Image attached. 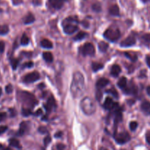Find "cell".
I'll return each mask as SVG.
<instances>
[{
    "mask_svg": "<svg viewBox=\"0 0 150 150\" xmlns=\"http://www.w3.org/2000/svg\"><path fill=\"white\" fill-rule=\"evenodd\" d=\"M80 52L83 56H93L95 54V48L91 42H87L80 48Z\"/></svg>",
    "mask_w": 150,
    "mask_h": 150,
    "instance_id": "5",
    "label": "cell"
},
{
    "mask_svg": "<svg viewBox=\"0 0 150 150\" xmlns=\"http://www.w3.org/2000/svg\"><path fill=\"white\" fill-rule=\"evenodd\" d=\"M114 139L118 144H124L130 140V135L127 132H122L120 133L114 134Z\"/></svg>",
    "mask_w": 150,
    "mask_h": 150,
    "instance_id": "6",
    "label": "cell"
},
{
    "mask_svg": "<svg viewBox=\"0 0 150 150\" xmlns=\"http://www.w3.org/2000/svg\"><path fill=\"white\" fill-rule=\"evenodd\" d=\"M9 144H10V145L11 146V147H15V148H18V149H21V144H20L19 141L17 140V139H10V141H9Z\"/></svg>",
    "mask_w": 150,
    "mask_h": 150,
    "instance_id": "24",
    "label": "cell"
},
{
    "mask_svg": "<svg viewBox=\"0 0 150 150\" xmlns=\"http://www.w3.org/2000/svg\"><path fill=\"white\" fill-rule=\"evenodd\" d=\"M135 42H136V39H135V36L131 34L127 38H125L124 40L122 41L120 45L122 47H130V46H133V45H135Z\"/></svg>",
    "mask_w": 150,
    "mask_h": 150,
    "instance_id": "8",
    "label": "cell"
},
{
    "mask_svg": "<svg viewBox=\"0 0 150 150\" xmlns=\"http://www.w3.org/2000/svg\"><path fill=\"white\" fill-rule=\"evenodd\" d=\"M70 91L74 98H79L84 93L85 79L83 74L79 71L74 73L70 85Z\"/></svg>",
    "mask_w": 150,
    "mask_h": 150,
    "instance_id": "1",
    "label": "cell"
},
{
    "mask_svg": "<svg viewBox=\"0 0 150 150\" xmlns=\"http://www.w3.org/2000/svg\"><path fill=\"white\" fill-rule=\"evenodd\" d=\"M109 13L112 15L118 16L119 15V8L116 5H114L109 8Z\"/></svg>",
    "mask_w": 150,
    "mask_h": 150,
    "instance_id": "20",
    "label": "cell"
},
{
    "mask_svg": "<svg viewBox=\"0 0 150 150\" xmlns=\"http://www.w3.org/2000/svg\"><path fill=\"white\" fill-rule=\"evenodd\" d=\"M147 93H148L149 95H150V86L147 87Z\"/></svg>",
    "mask_w": 150,
    "mask_h": 150,
    "instance_id": "50",
    "label": "cell"
},
{
    "mask_svg": "<svg viewBox=\"0 0 150 150\" xmlns=\"http://www.w3.org/2000/svg\"><path fill=\"white\" fill-rule=\"evenodd\" d=\"M103 67V65L101 63H98V62H93L91 64V69L94 72H97L98 70H101Z\"/></svg>",
    "mask_w": 150,
    "mask_h": 150,
    "instance_id": "27",
    "label": "cell"
},
{
    "mask_svg": "<svg viewBox=\"0 0 150 150\" xmlns=\"http://www.w3.org/2000/svg\"><path fill=\"white\" fill-rule=\"evenodd\" d=\"M104 108L107 110L116 109L119 108V106H118L117 103H114L112 98L108 97V98H106V100H105Z\"/></svg>",
    "mask_w": 150,
    "mask_h": 150,
    "instance_id": "9",
    "label": "cell"
},
{
    "mask_svg": "<svg viewBox=\"0 0 150 150\" xmlns=\"http://www.w3.org/2000/svg\"><path fill=\"white\" fill-rule=\"evenodd\" d=\"M9 32V27L7 25H0V34L5 35Z\"/></svg>",
    "mask_w": 150,
    "mask_h": 150,
    "instance_id": "28",
    "label": "cell"
},
{
    "mask_svg": "<svg viewBox=\"0 0 150 150\" xmlns=\"http://www.w3.org/2000/svg\"><path fill=\"white\" fill-rule=\"evenodd\" d=\"M86 35H87V33L86 32H78L75 35V38H74V40L78 41L81 40H83L86 37Z\"/></svg>",
    "mask_w": 150,
    "mask_h": 150,
    "instance_id": "29",
    "label": "cell"
},
{
    "mask_svg": "<svg viewBox=\"0 0 150 150\" xmlns=\"http://www.w3.org/2000/svg\"><path fill=\"white\" fill-rule=\"evenodd\" d=\"M122 89L123 91L127 95H135L137 93V88L133 83H131L130 86H126Z\"/></svg>",
    "mask_w": 150,
    "mask_h": 150,
    "instance_id": "12",
    "label": "cell"
},
{
    "mask_svg": "<svg viewBox=\"0 0 150 150\" xmlns=\"http://www.w3.org/2000/svg\"><path fill=\"white\" fill-rule=\"evenodd\" d=\"M7 114L5 112H0V122L3 121L6 118Z\"/></svg>",
    "mask_w": 150,
    "mask_h": 150,
    "instance_id": "44",
    "label": "cell"
},
{
    "mask_svg": "<svg viewBox=\"0 0 150 150\" xmlns=\"http://www.w3.org/2000/svg\"><path fill=\"white\" fill-rule=\"evenodd\" d=\"M49 5L54 9H60L63 6V3L62 0H48Z\"/></svg>",
    "mask_w": 150,
    "mask_h": 150,
    "instance_id": "15",
    "label": "cell"
},
{
    "mask_svg": "<svg viewBox=\"0 0 150 150\" xmlns=\"http://www.w3.org/2000/svg\"><path fill=\"white\" fill-rule=\"evenodd\" d=\"M5 91L7 94L11 93L12 91H13V86L11 84H8L7 85V87H5Z\"/></svg>",
    "mask_w": 150,
    "mask_h": 150,
    "instance_id": "38",
    "label": "cell"
},
{
    "mask_svg": "<svg viewBox=\"0 0 150 150\" xmlns=\"http://www.w3.org/2000/svg\"><path fill=\"white\" fill-rule=\"evenodd\" d=\"M22 114L24 116H29L32 114L31 109L28 108H22Z\"/></svg>",
    "mask_w": 150,
    "mask_h": 150,
    "instance_id": "35",
    "label": "cell"
},
{
    "mask_svg": "<svg viewBox=\"0 0 150 150\" xmlns=\"http://www.w3.org/2000/svg\"><path fill=\"white\" fill-rule=\"evenodd\" d=\"M91 8L95 12H100L101 11V5L99 3V2H95L91 6Z\"/></svg>",
    "mask_w": 150,
    "mask_h": 150,
    "instance_id": "30",
    "label": "cell"
},
{
    "mask_svg": "<svg viewBox=\"0 0 150 150\" xmlns=\"http://www.w3.org/2000/svg\"><path fill=\"white\" fill-rule=\"evenodd\" d=\"M62 135V132H58L55 134V135H54V136H55V138H60Z\"/></svg>",
    "mask_w": 150,
    "mask_h": 150,
    "instance_id": "49",
    "label": "cell"
},
{
    "mask_svg": "<svg viewBox=\"0 0 150 150\" xmlns=\"http://www.w3.org/2000/svg\"><path fill=\"white\" fill-rule=\"evenodd\" d=\"M21 44L23 45V46H26V45L30 42V39L26 36V34H24L22 38H21Z\"/></svg>",
    "mask_w": 150,
    "mask_h": 150,
    "instance_id": "32",
    "label": "cell"
},
{
    "mask_svg": "<svg viewBox=\"0 0 150 150\" xmlns=\"http://www.w3.org/2000/svg\"><path fill=\"white\" fill-rule=\"evenodd\" d=\"M2 9H0V13H2Z\"/></svg>",
    "mask_w": 150,
    "mask_h": 150,
    "instance_id": "59",
    "label": "cell"
},
{
    "mask_svg": "<svg viewBox=\"0 0 150 150\" xmlns=\"http://www.w3.org/2000/svg\"><path fill=\"white\" fill-rule=\"evenodd\" d=\"M127 78H126L125 77H122V78L119 80V81H118L117 85L118 87H119L120 89H124V87L127 86Z\"/></svg>",
    "mask_w": 150,
    "mask_h": 150,
    "instance_id": "23",
    "label": "cell"
},
{
    "mask_svg": "<svg viewBox=\"0 0 150 150\" xmlns=\"http://www.w3.org/2000/svg\"><path fill=\"white\" fill-rule=\"evenodd\" d=\"M19 98H21V101L23 102L24 104L27 106L28 108H30V109L34 108L38 103L35 96L29 91H21L19 94Z\"/></svg>",
    "mask_w": 150,
    "mask_h": 150,
    "instance_id": "3",
    "label": "cell"
},
{
    "mask_svg": "<svg viewBox=\"0 0 150 150\" xmlns=\"http://www.w3.org/2000/svg\"><path fill=\"white\" fill-rule=\"evenodd\" d=\"M62 2H66V1H67V0H62Z\"/></svg>",
    "mask_w": 150,
    "mask_h": 150,
    "instance_id": "58",
    "label": "cell"
},
{
    "mask_svg": "<svg viewBox=\"0 0 150 150\" xmlns=\"http://www.w3.org/2000/svg\"><path fill=\"white\" fill-rule=\"evenodd\" d=\"M100 150H108L106 148H104V147H101V148L100 149Z\"/></svg>",
    "mask_w": 150,
    "mask_h": 150,
    "instance_id": "53",
    "label": "cell"
},
{
    "mask_svg": "<svg viewBox=\"0 0 150 150\" xmlns=\"http://www.w3.org/2000/svg\"><path fill=\"white\" fill-rule=\"evenodd\" d=\"M33 65H34V63L32 62H25L23 67H32Z\"/></svg>",
    "mask_w": 150,
    "mask_h": 150,
    "instance_id": "42",
    "label": "cell"
},
{
    "mask_svg": "<svg viewBox=\"0 0 150 150\" xmlns=\"http://www.w3.org/2000/svg\"><path fill=\"white\" fill-rule=\"evenodd\" d=\"M5 45L3 41H0V54H2L5 51Z\"/></svg>",
    "mask_w": 150,
    "mask_h": 150,
    "instance_id": "40",
    "label": "cell"
},
{
    "mask_svg": "<svg viewBox=\"0 0 150 150\" xmlns=\"http://www.w3.org/2000/svg\"><path fill=\"white\" fill-rule=\"evenodd\" d=\"M4 150H12V149H9V148H6V149H5Z\"/></svg>",
    "mask_w": 150,
    "mask_h": 150,
    "instance_id": "55",
    "label": "cell"
},
{
    "mask_svg": "<svg viewBox=\"0 0 150 150\" xmlns=\"http://www.w3.org/2000/svg\"><path fill=\"white\" fill-rule=\"evenodd\" d=\"M80 106L82 111L88 116L93 114L96 111V106H95V103L91 100V98H88V97L81 100Z\"/></svg>",
    "mask_w": 150,
    "mask_h": 150,
    "instance_id": "2",
    "label": "cell"
},
{
    "mask_svg": "<svg viewBox=\"0 0 150 150\" xmlns=\"http://www.w3.org/2000/svg\"><path fill=\"white\" fill-rule=\"evenodd\" d=\"M41 150H46V149H45V148H43V147H42V148H41Z\"/></svg>",
    "mask_w": 150,
    "mask_h": 150,
    "instance_id": "56",
    "label": "cell"
},
{
    "mask_svg": "<svg viewBox=\"0 0 150 150\" xmlns=\"http://www.w3.org/2000/svg\"><path fill=\"white\" fill-rule=\"evenodd\" d=\"M26 129H27V124H26V123L25 122H21V124H20V128L19 130H18V135H23L25 133V132H26Z\"/></svg>",
    "mask_w": 150,
    "mask_h": 150,
    "instance_id": "22",
    "label": "cell"
},
{
    "mask_svg": "<svg viewBox=\"0 0 150 150\" xmlns=\"http://www.w3.org/2000/svg\"><path fill=\"white\" fill-rule=\"evenodd\" d=\"M10 63H11V66L13 70H16L18 63H19V61L17 59H12L11 61H10Z\"/></svg>",
    "mask_w": 150,
    "mask_h": 150,
    "instance_id": "33",
    "label": "cell"
},
{
    "mask_svg": "<svg viewBox=\"0 0 150 150\" xmlns=\"http://www.w3.org/2000/svg\"><path fill=\"white\" fill-rule=\"evenodd\" d=\"M102 96H103V95H102V92L100 91H97V93H96V98L98 100H100L102 98Z\"/></svg>",
    "mask_w": 150,
    "mask_h": 150,
    "instance_id": "45",
    "label": "cell"
},
{
    "mask_svg": "<svg viewBox=\"0 0 150 150\" xmlns=\"http://www.w3.org/2000/svg\"><path fill=\"white\" fill-rule=\"evenodd\" d=\"M40 74L37 71H34L30 73H28L24 77V82L26 83H31L33 82H35L40 78Z\"/></svg>",
    "mask_w": 150,
    "mask_h": 150,
    "instance_id": "7",
    "label": "cell"
},
{
    "mask_svg": "<svg viewBox=\"0 0 150 150\" xmlns=\"http://www.w3.org/2000/svg\"><path fill=\"white\" fill-rule=\"evenodd\" d=\"M138 127V122H131L130 123V129L132 131H134L136 130V128Z\"/></svg>",
    "mask_w": 150,
    "mask_h": 150,
    "instance_id": "36",
    "label": "cell"
},
{
    "mask_svg": "<svg viewBox=\"0 0 150 150\" xmlns=\"http://www.w3.org/2000/svg\"><path fill=\"white\" fill-rule=\"evenodd\" d=\"M125 55L127 56V57H128L129 59H130L132 61H135L137 59V55L135 53H125Z\"/></svg>",
    "mask_w": 150,
    "mask_h": 150,
    "instance_id": "34",
    "label": "cell"
},
{
    "mask_svg": "<svg viewBox=\"0 0 150 150\" xmlns=\"http://www.w3.org/2000/svg\"><path fill=\"white\" fill-rule=\"evenodd\" d=\"M146 61H147V65H148L149 67L150 68V56H147V58H146Z\"/></svg>",
    "mask_w": 150,
    "mask_h": 150,
    "instance_id": "48",
    "label": "cell"
},
{
    "mask_svg": "<svg viewBox=\"0 0 150 150\" xmlns=\"http://www.w3.org/2000/svg\"><path fill=\"white\" fill-rule=\"evenodd\" d=\"M109 83V81L107 79V78H101L98 79V81L96 83V87L98 89H100L104 88L105 87H106L107 85Z\"/></svg>",
    "mask_w": 150,
    "mask_h": 150,
    "instance_id": "14",
    "label": "cell"
},
{
    "mask_svg": "<svg viewBox=\"0 0 150 150\" xmlns=\"http://www.w3.org/2000/svg\"><path fill=\"white\" fill-rule=\"evenodd\" d=\"M38 131L42 134H45L48 133L47 128H46V127H44V126H41V127H40L39 128H38Z\"/></svg>",
    "mask_w": 150,
    "mask_h": 150,
    "instance_id": "37",
    "label": "cell"
},
{
    "mask_svg": "<svg viewBox=\"0 0 150 150\" xmlns=\"http://www.w3.org/2000/svg\"><path fill=\"white\" fill-rule=\"evenodd\" d=\"M98 47H99V50L101 52H106L108 48V44L105 42H100L98 44Z\"/></svg>",
    "mask_w": 150,
    "mask_h": 150,
    "instance_id": "26",
    "label": "cell"
},
{
    "mask_svg": "<svg viewBox=\"0 0 150 150\" xmlns=\"http://www.w3.org/2000/svg\"><path fill=\"white\" fill-rule=\"evenodd\" d=\"M103 36L106 40H108L111 42H115L120 38V31L116 28H109L105 31Z\"/></svg>",
    "mask_w": 150,
    "mask_h": 150,
    "instance_id": "4",
    "label": "cell"
},
{
    "mask_svg": "<svg viewBox=\"0 0 150 150\" xmlns=\"http://www.w3.org/2000/svg\"><path fill=\"white\" fill-rule=\"evenodd\" d=\"M7 130V126H0V135L5 132Z\"/></svg>",
    "mask_w": 150,
    "mask_h": 150,
    "instance_id": "46",
    "label": "cell"
},
{
    "mask_svg": "<svg viewBox=\"0 0 150 150\" xmlns=\"http://www.w3.org/2000/svg\"><path fill=\"white\" fill-rule=\"evenodd\" d=\"M2 144H0V149H2Z\"/></svg>",
    "mask_w": 150,
    "mask_h": 150,
    "instance_id": "57",
    "label": "cell"
},
{
    "mask_svg": "<svg viewBox=\"0 0 150 150\" xmlns=\"http://www.w3.org/2000/svg\"><path fill=\"white\" fill-rule=\"evenodd\" d=\"M146 141H147V144L150 145V130L147 131L146 133Z\"/></svg>",
    "mask_w": 150,
    "mask_h": 150,
    "instance_id": "43",
    "label": "cell"
},
{
    "mask_svg": "<svg viewBox=\"0 0 150 150\" xmlns=\"http://www.w3.org/2000/svg\"><path fill=\"white\" fill-rule=\"evenodd\" d=\"M55 106H56L55 100H54V98H53V97H50V98L48 99L46 104L44 105V108H46L47 112H51Z\"/></svg>",
    "mask_w": 150,
    "mask_h": 150,
    "instance_id": "11",
    "label": "cell"
},
{
    "mask_svg": "<svg viewBox=\"0 0 150 150\" xmlns=\"http://www.w3.org/2000/svg\"><path fill=\"white\" fill-rule=\"evenodd\" d=\"M40 45L42 48H53V43L48 39H43L40 42Z\"/></svg>",
    "mask_w": 150,
    "mask_h": 150,
    "instance_id": "19",
    "label": "cell"
},
{
    "mask_svg": "<svg viewBox=\"0 0 150 150\" xmlns=\"http://www.w3.org/2000/svg\"><path fill=\"white\" fill-rule=\"evenodd\" d=\"M121 73V67L120 66L118 65H114L111 67V74L112 76L117 77Z\"/></svg>",
    "mask_w": 150,
    "mask_h": 150,
    "instance_id": "17",
    "label": "cell"
},
{
    "mask_svg": "<svg viewBox=\"0 0 150 150\" xmlns=\"http://www.w3.org/2000/svg\"><path fill=\"white\" fill-rule=\"evenodd\" d=\"M122 120V111L119 108L116 109V113H115V119H114V123L116 126L119 124L120 122Z\"/></svg>",
    "mask_w": 150,
    "mask_h": 150,
    "instance_id": "16",
    "label": "cell"
},
{
    "mask_svg": "<svg viewBox=\"0 0 150 150\" xmlns=\"http://www.w3.org/2000/svg\"><path fill=\"white\" fill-rule=\"evenodd\" d=\"M142 2H144V3H147V2H150V0H141Z\"/></svg>",
    "mask_w": 150,
    "mask_h": 150,
    "instance_id": "51",
    "label": "cell"
},
{
    "mask_svg": "<svg viewBox=\"0 0 150 150\" xmlns=\"http://www.w3.org/2000/svg\"><path fill=\"white\" fill-rule=\"evenodd\" d=\"M141 41L142 42L145 44L146 46H149L150 44V33H147V34H144L141 37Z\"/></svg>",
    "mask_w": 150,
    "mask_h": 150,
    "instance_id": "25",
    "label": "cell"
},
{
    "mask_svg": "<svg viewBox=\"0 0 150 150\" xmlns=\"http://www.w3.org/2000/svg\"><path fill=\"white\" fill-rule=\"evenodd\" d=\"M34 20H35V18H34V15H33L32 13H28L27 15L24 18L23 21L25 24H30L33 23L34 21Z\"/></svg>",
    "mask_w": 150,
    "mask_h": 150,
    "instance_id": "18",
    "label": "cell"
},
{
    "mask_svg": "<svg viewBox=\"0 0 150 150\" xmlns=\"http://www.w3.org/2000/svg\"><path fill=\"white\" fill-rule=\"evenodd\" d=\"M39 88H40V89L44 88V84H43V83H42V84L39 85Z\"/></svg>",
    "mask_w": 150,
    "mask_h": 150,
    "instance_id": "52",
    "label": "cell"
},
{
    "mask_svg": "<svg viewBox=\"0 0 150 150\" xmlns=\"http://www.w3.org/2000/svg\"><path fill=\"white\" fill-rule=\"evenodd\" d=\"M141 111L146 114V115H150V102L148 100H144L141 105Z\"/></svg>",
    "mask_w": 150,
    "mask_h": 150,
    "instance_id": "13",
    "label": "cell"
},
{
    "mask_svg": "<svg viewBox=\"0 0 150 150\" xmlns=\"http://www.w3.org/2000/svg\"><path fill=\"white\" fill-rule=\"evenodd\" d=\"M2 88H0V96H1V95H2Z\"/></svg>",
    "mask_w": 150,
    "mask_h": 150,
    "instance_id": "54",
    "label": "cell"
},
{
    "mask_svg": "<svg viewBox=\"0 0 150 150\" xmlns=\"http://www.w3.org/2000/svg\"><path fill=\"white\" fill-rule=\"evenodd\" d=\"M42 114V109H40H40H38V110H37L36 112L34 113V114H35V116H40V115H41Z\"/></svg>",
    "mask_w": 150,
    "mask_h": 150,
    "instance_id": "47",
    "label": "cell"
},
{
    "mask_svg": "<svg viewBox=\"0 0 150 150\" xmlns=\"http://www.w3.org/2000/svg\"><path fill=\"white\" fill-rule=\"evenodd\" d=\"M57 150H65V145L63 144H57Z\"/></svg>",
    "mask_w": 150,
    "mask_h": 150,
    "instance_id": "41",
    "label": "cell"
},
{
    "mask_svg": "<svg viewBox=\"0 0 150 150\" xmlns=\"http://www.w3.org/2000/svg\"><path fill=\"white\" fill-rule=\"evenodd\" d=\"M64 32L67 34H72L77 31L78 30V26L76 24H74L73 23L66 24H64Z\"/></svg>",
    "mask_w": 150,
    "mask_h": 150,
    "instance_id": "10",
    "label": "cell"
},
{
    "mask_svg": "<svg viewBox=\"0 0 150 150\" xmlns=\"http://www.w3.org/2000/svg\"><path fill=\"white\" fill-rule=\"evenodd\" d=\"M106 93H108V94H111V95H112L114 97V98H119V95H118L117 91H116V90L114 88L106 90Z\"/></svg>",
    "mask_w": 150,
    "mask_h": 150,
    "instance_id": "31",
    "label": "cell"
},
{
    "mask_svg": "<svg viewBox=\"0 0 150 150\" xmlns=\"http://www.w3.org/2000/svg\"><path fill=\"white\" fill-rule=\"evenodd\" d=\"M51 141V138L49 136V135H48V136H46V138L44 139V144L45 146H48L49 144H50V142Z\"/></svg>",
    "mask_w": 150,
    "mask_h": 150,
    "instance_id": "39",
    "label": "cell"
},
{
    "mask_svg": "<svg viewBox=\"0 0 150 150\" xmlns=\"http://www.w3.org/2000/svg\"><path fill=\"white\" fill-rule=\"evenodd\" d=\"M42 57L46 62H48V63H51L53 62V59H54V57L51 53L50 52H44L42 54Z\"/></svg>",
    "mask_w": 150,
    "mask_h": 150,
    "instance_id": "21",
    "label": "cell"
}]
</instances>
